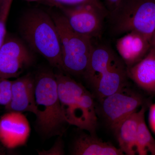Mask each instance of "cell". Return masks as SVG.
I'll list each match as a JSON object with an SVG mask.
<instances>
[{"label":"cell","mask_w":155,"mask_h":155,"mask_svg":"<svg viewBox=\"0 0 155 155\" xmlns=\"http://www.w3.org/2000/svg\"><path fill=\"white\" fill-rule=\"evenodd\" d=\"M12 81L0 77V105L5 107L11 101Z\"/></svg>","instance_id":"20"},{"label":"cell","mask_w":155,"mask_h":155,"mask_svg":"<svg viewBox=\"0 0 155 155\" xmlns=\"http://www.w3.org/2000/svg\"><path fill=\"white\" fill-rule=\"evenodd\" d=\"M151 45L152 47L155 48V30L153 35L152 38Z\"/></svg>","instance_id":"25"},{"label":"cell","mask_w":155,"mask_h":155,"mask_svg":"<svg viewBox=\"0 0 155 155\" xmlns=\"http://www.w3.org/2000/svg\"><path fill=\"white\" fill-rule=\"evenodd\" d=\"M51 16L60 38L64 72L83 76L93 47L92 39L73 30L64 15Z\"/></svg>","instance_id":"4"},{"label":"cell","mask_w":155,"mask_h":155,"mask_svg":"<svg viewBox=\"0 0 155 155\" xmlns=\"http://www.w3.org/2000/svg\"><path fill=\"white\" fill-rule=\"evenodd\" d=\"M63 11L70 27L77 33L93 38L102 32L104 19L107 13L90 4L75 6H62Z\"/></svg>","instance_id":"7"},{"label":"cell","mask_w":155,"mask_h":155,"mask_svg":"<svg viewBox=\"0 0 155 155\" xmlns=\"http://www.w3.org/2000/svg\"><path fill=\"white\" fill-rule=\"evenodd\" d=\"M101 101L102 114L114 130L123 120L137 112L143 104L140 96L127 91L125 88Z\"/></svg>","instance_id":"8"},{"label":"cell","mask_w":155,"mask_h":155,"mask_svg":"<svg viewBox=\"0 0 155 155\" xmlns=\"http://www.w3.org/2000/svg\"><path fill=\"white\" fill-rule=\"evenodd\" d=\"M110 14L114 33L136 31L152 41L155 30V0H122Z\"/></svg>","instance_id":"5"},{"label":"cell","mask_w":155,"mask_h":155,"mask_svg":"<svg viewBox=\"0 0 155 155\" xmlns=\"http://www.w3.org/2000/svg\"><path fill=\"white\" fill-rule=\"evenodd\" d=\"M23 1H27V2H36V1H41L42 0H23Z\"/></svg>","instance_id":"26"},{"label":"cell","mask_w":155,"mask_h":155,"mask_svg":"<svg viewBox=\"0 0 155 155\" xmlns=\"http://www.w3.org/2000/svg\"><path fill=\"white\" fill-rule=\"evenodd\" d=\"M5 0H0V7H1V6L2 5L3 3H4V2H5Z\"/></svg>","instance_id":"27"},{"label":"cell","mask_w":155,"mask_h":155,"mask_svg":"<svg viewBox=\"0 0 155 155\" xmlns=\"http://www.w3.org/2000/svg\"><path fill=\"white\" fill-rule=\"evenodd\" d=\"M127 78V67L118 56L92 88L97 97L101 100L125 88Z\"/></svg>","instance_id":"11"},{"label":"cell","mask_w":155,"mask_h":155,"mask_svg":"<svg viewBox=\"0 0 155 155\" xmlns=\"http://www.w3.org/2000/svg\"><path fill=\"white\" fill-rule=\"evenodd\" d=\"M31 130L28 119L22 113L8 111L0 117V141L9 149L25 146Z\"/></svg>","instance_id":"9"},{"label":"cell","mask_w":155,"mask_h":155,"mask_svg":"<svg viewBox=\"0 0 155 155\" xmlns=\"http://www.w3.org/2000/svg\"><path fill=\"white\" fill-rule=\"evenodd\" d=\"M71 154L75 155H123L119 148L98 138L95 135L81 134L75 139Z\"/></svg>","instance_id":"16"},{"label":"cell","mask_w":155,"mask_h":155,"mask_svg":"<svg viewBox=\"0 0 155 155\" xmlns=\"http://www.w3.org/2000/svg\"><path fill=\"white\" fill-rule=\"evenodd\" d=\"M7 112H30L35 115V78L31 73L12 81L11 101L5 107Z\"/></svg>","instance_id":"10"},{"label":"cell","mask_w":155,"mask_h":155,"mask_svg":"<svg viewBox=\"0 0 155 155\" xmlns=\"http://www.w3.org/2000/svg\"><path fill=\"white\" fill-rule=\"evenodd\" d=\"M40 155H63L65 154L64 143L61 137H58L54 144L50 149L38 150Z\"/></svg>","instance_id":"21"},{"label":"cell","mask_w":155,"mask_h":155,"mask_svg":"<svg viewBox=\"0 0 155 155\" xmlns=\"http://www.w3.org/2000/svg\"><path fill=\"white\" fill-rule=\"evenodd\" d=\"M116 50L126 67H132L141 60L152 47L151 41L141 34L130 31L117 40Z\"/></svg>","instance_id":"12"},{"label":"cell","mask_w":155,"mask_h":155,"mask_svg":"<svg viewBox=\"0 0 155 155\" xmlns=\"http://www.w3.org/2000/svg\"><path fill=\"white\" fill-rule=\"evenodd\" d=\"M13 0H5L0 7V48L7 35L6 25Z\"/></svg>","instance_id":"19"},{"label":"cell","mask_w":155,"mask_h":155,"mask_svg":"<svg viewBox=\"0 0 155 155\" xmlns=\"http://www.w3.org/2000/svg\"><path fill=\"white\" fill-rule=\"evenodd\" d=\"M19 31L31 49L44 57L52 67L64 72L60 38L51 16L41 9H30L20 18Z\"/></svg>","instance_id":"1"},{"label":"cell","mask_w":155,"mask_h":155,"mask_svg":"<svg viewBox=\"0 0 155 155\" xmlns=\"http://www.w3.org/2000/svg\"><path fill=\"white\" fill-rule=\"evenodd\" d=\"M16 154V153L14 152V150H10L7 148L0 141V155H14Z\"/></svg>","instance_id":"24"},{"label":"cell","mask_w":155,"mask_h":155,"mask_svg":"<svg viewBox=\"0 0 155 155\" xmlns=\"http://www.w3.org/2000/svg\"><path fill=\"white\" fill-rule=\"evenodd\" d=\"M122 1V0H105V2L111 13L118 8Z\"/></svg>","instance_id":"23"},{"label":"cell","mask_w":155,"mask_h":155,"mask_svg":"<svg viewBox=\"0 0 155 155\" xmlns=\"http://www.w3.org/2000/svg\"><path fill=\"white\" fill-rule=\"evenodd\" d=\"M35 78L37 128L45 136H61L67 122L63 116L55 75L42 70Z\"/></svg>","instance_id":"3"},{"label":"cell","mask_w":155,"mask_h":155,"mask_svg":"<svg viewBox=\"0 0 155 155\" xmlns=\"http://www.w3.org/2000/svg\"><path fill=\"white\" fill-rule=\"evenodd\" d=\"M33 51L23 40L6 35L0 48V77H19L34 62Z\"/></svg>","instance_id":"6"},{"label":"cell","mask_w":155,"mask_h":155,"mask_svg":"<svg viewBox=\"0 0 155 155\" xmlns=\"http://www.w3.org/2000/svg\"><path fill=\"white\" fill-rule=\"evenodd\" d=\"M118 56L114 50L106 45H93L87 67L83 75L91 87Z\"/></svg>","instance_id":"14"},{"label":"cell","mask_w":155,"mask_h":155,"mask_svg":"<svg viewBox=\"0 0 155 155\" xmlns=\"http://www.w3.org/2000/svg\"><path fill=\"white\" fill-rule=\"evenodd\" d=\"M55 75L62 113L66 122L95 135L97 118L93 94L63 72Z\"/></svg>","instance_id":"2"},{"label":"cell","mask_w":155,"mask_h":155,"mask_svg":"<svg viewBox=\"0 0 155 155\" xmlns=\"http://www.w3.org/2000/svg\"><path fill=\"white\" fill-rule=\"evenodd\" d=\"M144 106L122 121L114 129L119 148L124 154L137 153V138L140 118Z\"/></svg>","instance_id":"15"},{"label":"cell","mask_w":155,"mask_h":155,"mask_svg":"<svg viewBox=\"0 0 155 155\" xmlns=\"http://www.w3.org/2000/svg\"><path fill=\"white\" fill-rule=\"evenodd\" d=\"M127 75L142 89L155 94V48L151 47L146 55L132 67H127Z\"/></svg>","instance_id":"13"},{"label":"cell","mask_w":155,"mask_h":155,"mask_svg":"<svg viewBox=\"0 0 155 155\" xmlns=\"http://www.w3.org/2000/svg\"><path fill=\"white\" fill-rule=\"evenodd\" d=\"M149 122L151 129L155 134V103L150 107Z\"/></svg>","instance_id":"22"},{"label":"cell","mask_w":155,"mask_h":155,"mask_svg":"<svg viewBox=\"0 0 155 155\" xmlns=\"http://www.w3.org/2000/svg\"><path fill=\"white\" fill-rule=\"evenodd\" d=\"M48 5L59 8L62 6H75L90 4L107 13V9L100 0H42Z\"/></svg>","instance_id":"18"},{"label":"cell","mask_w":155,"mask_h":155,"mask_svg":"<svg viewBox=\"0 0 155 155\" xmlns=\"http://www.w3.org/2000/svg\"><path fill=\"white\" fill-rule=\"evenodd\" d=\"M145 111V107H143L137 129V153L140 155H146L150 153L151 155H155V140L146 123Z\"/></svg>","instance_id":"17"}]
</instances>
